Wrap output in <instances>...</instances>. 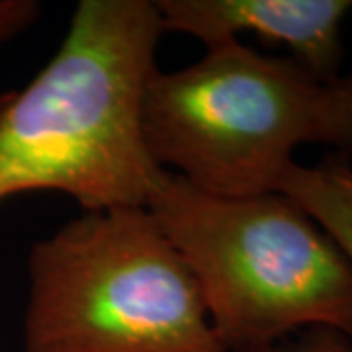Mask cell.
Masks as SVG:
<instances>
[{"instance_id": "1", "label": "cell", "mask_w": 352, "mask_h": 352, "mask_svg": "<svg viewBox=\"0 0 352 352\" xmlns=\"http://www.w3.org/2000/svg\"><path fill=\"white\" fill-rule=\"evenodd\" d=\"M163 25L149 0H82L51 61L0 94V201L61 192L82 212L149 206L163 168L141 113Z\"/></svg>"}, {"instance_id": "2", "label": "cell", "mask_w": 352, "mask_h": 352, "mask_svg": "<svg viewBox=\"0 0 352 352\" xmlns=\"http://www.w3.org/2000/svg\"><path fill=\"white\" fill-rule=\"evenodd\" d=\"M147 208L188 264L229 352L307 329L352 333V266L282 192L217 196L164 170Z\"/></svg>"}, {"instance_id": "3", "label": "cell", "mask_w": 352, "mask_h": 352, "mask_svg": "<svg viewBox=\"0 0 352 352\" xmlns=\"http://www.w3.org/2000/svg\"><path fill=\"white\" fill-rule=\"evenodd\" d=\"M25 352H229L149 208L82 212L28 256Z\"/></svg>"}, {"instance_id": "4", "label": "cell", "mask_w": 352, "mask_h": 352, "mask_svg": "<svg viewBox=\"0 0 352 352\" xmlns=\"http://www.w3.org/2000/svg\"><path fill=\"white\" fill-rule=\"evenodd\" d=\"M302 65L254 51L241 39L151 78L141 126L153 161L217 196L276 192L309 143L321 92Z\"/></svg>"}, {"instance_id": "5", "label": "cell", "mask_w": 352, "mask_h": 352, "mask_svg": "<svg viewBox=\"0 0 352 352\" xmlns=\"http://www.w3.org/2000/svg\"><path fill=\"white\" fill-rule=\"evenodd\" d=\"M155 6L163 32L186 34L206 47L254 34L288 47L289 59L321 85L340 76L351 0H157Z\"/></svg>"}, {"instance_id": "6", "label": "cell", "mask_w": 352, "mask_h": 352, "mask_svg": "<svg viewBox=\"0 0 352 352\" xmlns=\"http://www.w3.org/2000/svg\"><path fill=\"white\" fill-rule=\"evenodd\" d=\"M276 192L314 217L352 266V166L344 157L294 163L280 178Z\"/></svg>"}, {"instance_id": "7", "label": "cell", "mask_w": 352, "mask_h": 352, "mask_svg": "<svg viewBox=\"0 0 352 352\" xmlns=\"http://www.w3.org/2000/svg\"><path fill=\"white\" fill-rule=\"evenodd\" d=\"M309 143L352 151V75H340L321 87Z\"/></svg>"}, {"instance_id": "8", "label": "cell", "mask_w": 352, "mask_h": 352, "mask_svg": "<svg viewBox=\"0 0 352 352\" xmlns=\"http://www.w3.org/2000/svg\"><path fill=\"white\" fill-rule=\"evenodd\" d=\"M243 352H352V339L335 329L317 327Z\"/></svg>"}, {"instance_id": "9", "label": "cell", "mask_w": 352, "mask_h": 352, "mask_svg": "<svg viewBox=\"0 0 352 352\" xmlns=\"http://www.w3.org/2000/svg\"><path fill=\"white\" fill-rule=\"evenodd\" d=\"M38 16L39 4L34 0H0V43L24 34Z\"/></svg>"}, {"instance_id": "10", "label": "cell", "mask_w": 352, "mask_h": 352, "mask_svg": "<svg viewBox=\"0 0 352 352\" xmlns=\"http://www.w3.org/2000/svg\"><path fill=\"white\" fill-rule=\"evenodd\" d=\"M349 337H351V339H352V333H351V335H349Z\"/></svg>"}]
</instances>
